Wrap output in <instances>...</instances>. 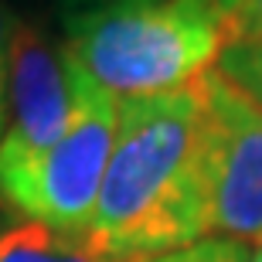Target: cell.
I'll use <instances>...</instances> for the list:
<instances>
[{
    "mask_svg": "<svg viewBox=\"0 0 262 262\" xmlns=\"http://www.w3.org/2000/svg\"><path fill=\"white\" fill-rule=\"evenodd\" d=\"M68 55L61 45L17 20L7 119L0 133V204L20 214L45 157L68 123Z\"/></svg>",
    "mask_w": 262,
    "mask_h": 262,
    "instance_id": "obj_4",
    "label": "cell"
},
{
    "mask_svg": "<svg viewBox=\"0 0 262 262\" xmlns=\"http://www.w3.org/2000/svg\"><path fill=\"white\" fill-rule=\"evenodd\" d=\"M0 262H99L82 235L58 232L38 218L17 214L0 225Z\"/></svg>",
    "mask_w": 262,
    "mask_h": 262,
    "instance_id": "obj_6",
    "label": "cell"
},
{
    "mask_svg": "<svg viewBox=\"0 0 262 262\" xmlns=\"http://www.w3.org/2000/svg\"><path fill=\"white\" fill-rule=\"evenodd\" d=\"M252 262H262V242H259V245L252 249Z\"/></svg>",
    "mask_w": 262,
    "mask_h": 262,
    "instance_id": "obj_13",
    "label": "cell"
},
{
    "mask_svg": "<svg viewBox=\"0 0 262 262\" xmlns=\"http://www.w3.org/2000/svg\"><path fill=\"white\" fill-rule=\"evenodd\" d=\"M211 235L262 242V106L211 68L198 78Z\"/></svg>",
    "mask_w": 262,
    "mask_h": 262,
    "instance_id": "obj_5",
    "label": "cell"
},
{
    "mask_svg": "<svg viewBox=\"0 0 262 262\" xmlns=\"http://www.w3.org/2000/svg\"><path fill=\"white\" fill-rule=\"evenodd\" d=\"M17 14L7 0H0V133L7 119V96H10V61H14V34H17Z\"/></svg>",
    "mask_w": 262,
    "mask_h": 262,
    "instance_id": "obj_9",
    "label": "cell"
},
{
    "mask_svg": "<svg viewBox=\"0 0 262 262\" xmlns=\"http://www.w3.org/2000/svg\"><path fill=\"white\" fill-rule=\"evenodd\" d=\"M232 85H238L245 96L262 106V38L249 41H225L222 55L214 61Z\"/></svg>",
    "mask_w": 262,
    "mask_h": 262,
    "instance_id": "obj_7",
    "label": "cell"
},
{
    "mask_svg": "<svg viewBox=\"0 0 262 262\" xmlns=\"http://www.w3.org/2000/svg\"><path fill=\"white\" fill-rule=\"evenodd\" d=\"M61 48L113 96H157L211 72L225 28L194 0H129L61 20Z\"/></svg>",
    "mask_w": 262,
    "mask_h": 262,
    "instance_id": "obj_2",
    "label": "cell"
},
{
    "mask_svg": "<svg viewBox=\"0 0 262 262\" xmlns=\"http://www.w3.org/2000/svg\"><path fill=\"white\" fill-rule=\"evenodd\" d=\"M68 92H72L68 123L58 143L45 157L20 214L38 218L68 235H85L109 154L116 143L119 96L102 89L72 58H68Z\"/></svg>",
    "mask_w": 262,
    "mask_h": 262,
    "instance_id": "obj_3",
    "label": "cell"
},
{
    "mask_svg": "<svg viewBox=\"0 0 262 262\" xmlns=\"http://www.w3.org/2000/svg\"><path fill=\"white\" fill-rule=\"evenodd\" d=\"M48 4L58 20H68V17H78V14H92V10H106V7H116V4H129V0H41Z\"/></svg>",
    "mask_w": 262,
    "mask_h": 262,
    "instance_id": "obj_11",
    "label": "cell"
},
{
    "mask_svg": "<svg viewBox=\"0 0 262 262\" xmlns=\"http://www.w3.org/2000/svg\"><path fill=\"white\" fill-rule=\"evenodd\" d=\"M262 38V0H242L235 14L225 20V41Z\"/></svg>",
    "mask_w": 262,
    "mask_h": 262,
    "instance_id": "obj_10",
    "label": "cell"
},
{
    "mask_svg": "<svg viewBox=\"0 0 262 262\" xmlns=\"http://www.w3.org/2000/svg\"><path fill=\"white\" fill-rule=\"evenodd\" d=\"M194 4H201L208 14H214V17L222 20V28H225V20L235 14V7H238L242 0H194Z\"/></svg>",
    "mask_w": 262,
    "mask_h": 262,
    "instance_id": "obj_12",
    "label": "cell"
},
{
    "mask_svg": "<svg viewBox=\"0 0 262 262\" xmlns=\"http://www.w3.org/2000/svg\"><path fill=\"white\" fill-rule=\"evenodd\" d=\"M211 235L201 89L119 99L116 143L85 225L99 262H143Z\"/></svg>",
    "mask_w": 262,
    "mask_h": 262,
    "instance_id": "obj_1",
    "label": "cell"
},
{
    "mask_svg": "<svg viewBox=\"0 0 262 262\" xmlns=\"http://www.w3.org/2000/svg\"><path fill=\"white\" fill-rule=\"evenodd\" d=\"M143 262H252V249L238 238H225V235H208L194 245L174 249V252L154 255Z\"/></svg>",
    "mask_w": 262,
    "mask_h": 262,
    "instance_id": "obj_8",
    "label": "cell"
}]
</instances>
